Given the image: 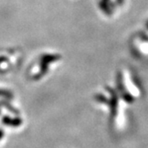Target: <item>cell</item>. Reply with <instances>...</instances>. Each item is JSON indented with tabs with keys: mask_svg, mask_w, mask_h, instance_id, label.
I'll return each instance as SVG.
<instances>
[{
	"mask_svg": "<svg viewBox=\"0 0 148 148\" xmlns=\"http://www.w3.org/2000/svg\"><path fill=\"white\" fill-rule=\"evenodd\" d=\"M23 120L19 117H9V116H4L2 118V123L5 126L9 127H19L20 125H22Z\"/></svg>",
	"mask_w": 148,
	"mask_h": 148,
	"instance_id": "4",
	"label": "cell"
},
{
	"mask_svg": "<svg viewBox=\"0 0 148 148\" xmlns=\"http://www.w3.org/2000/svg\"><path fill=\"white\" fill-rule=\"evenodd\" d=\"M129 49L137 58L148 56V32L145 29L134 32L129 39Z\"/></svg>",
	"mask_w": 148,
	"mask_h": 148,
	"instance_id": "2",
	"label": "cell"
},
{
	"mask_svg": "<svg viewBox=\"0 0 148 148\" xmlns=\"http://www.w3.org/2000/svg\"><path fill=\"white\" fill-rule=\"evenodd\" d=\"M144 29L146 31V32H148V18L146 19L145 23V27H144Z\"/></svg>",
	"mask_w": 148,
	"mask_h": 148,
	"instance_id": "6",
	"label": "cell"
},
{
	"mask_svg": "<svg viewBox=\"0 0 148 148\" xmlns=\"http://www.w3.org/2000/svg\"><path fill=\"white\" fill-rule=\"evenodd\" d=\"M4 136V131L2 129H0V140L2 139V137Z\"/></svg>",
	"mask_w": 148,
	"mask_h": 148,
	"instance_id": "7",
	"label": "cell"
},
{
	"mask_svg": "<svg viewBox=\"0 0 148 148\" xmlns=\"http://www.w3.org/2000/svg\"><path fill=\"white\" fill-rule=\"evenodd\" d=\"M0 97H6V98H13L12 94L6 90H0Z\"/></svg>",
	"mask_w": 148,
	"mask_h": 148,
	"instance_id": "5",
	"label": "cell"
},
{
	"mask_svg": "<svg viewBox=\"0 0 148 148\" xmlns=\"http://www.w3.org/2000/svg\"><path fill=\"white\" fill-rule=\"evenodd\" d=\"M106 90L111 94L112 98L109 100V104L112 110V117H115L116 112H117V105H118V95L116 94V91L110 87H106Z\"/></svg>",
	"mask_w": 148,
	"mask_h": 148,
	"instance_id": "3",
	"label": "cell"
},
{
	"mask_svg": "<svg viewBox=\"0 0 148 148\" xmlns=\"http://www.w3.org/2000/svg\"><path fill=\"white\" fill-rule=\"evenodd\" d=\"M129 2L130 0H97V7L103 18L115 20L126 11Z\"/></svg>",
	"mask_w": 148,
	"mask_h": 148,
	"instance_id": "1",
	"label": "cell"
}]
</instances>
